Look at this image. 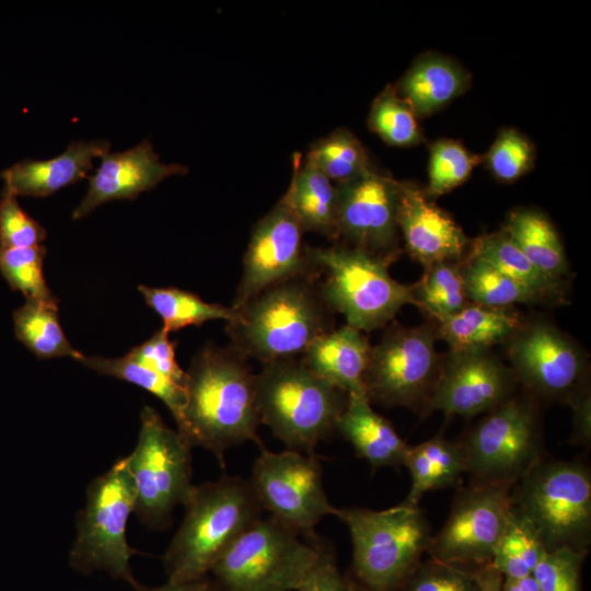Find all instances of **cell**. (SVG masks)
Instances as JSON below:
<instances>
[{"label":"cell","instance_id":"1","mask_svg":"<svg viewBox=\"0 0 591 591\" xmlns=\"http://www.w3.org/2000/svg\"><path fill=\"white\" fill-rule=\"evenodd\" d=\"M184 424L177 430L194 447L209 450L224 467L225 452L247 441L264 444L255 375L234 350L206 347L186 372Z\"/></svg>","mask_w":591,"mask_h":591},{"label":"cell","instance_id":"2","mask_svg":"<svg viewBox=\"0 0 591 591\" xmlns=\"http://www.w3.org/2000/svg\"><path fill=\"white\" fill-rule=\"evenodd\" d=\"M184 507L185 518L163 558L171 582L206 578L224 551L263 512L250 482L225 475L194 486Z\"/></svg>","mask_w":591,"mask_h":591},{"label":"cell","instance_id":"3","mask_svg":"<svg viewBox=\"0 0 591 591\" xmlns=\"http://www.w3.org/2000/svg\"><path fill=\"white\" fill-rule=\"evenodd\" d=\"M259 421L287 449L313 454L336 429L347 394L296 359L264 364L255 375Z\"/></svg>","mask_w":591,"mask_h":591},{"label":"cell","instance_id":"4","mask_svg":"<svg viewBox=\"0 0 591 591\" xmlns=\"http://www.w3.org/2000/svg\"><path fill=\"white\" fill-rule=\"evenodd\" d=\"M234 311L227 326L231 349L264 364L296 359L328 331L323 300L300 278L270 287Z\"/></svg>","mask_w":591,"mask_h":591},{"label":"cell","instance_id":"5","mask_svg":"<svg viewBox=\"0 0 591 591\" xmlns=\"http://www.w3.org/2000/svg\"><path fill=\"white\" fill-rule=\"evenodd\" d=\"M352 544V568L366 591H399L427 553L431 530L419 505L337 508Z\"/></svg>","mask_w":591,"mask_h":591},{"label":"cell","instance_id":"6","mask_svg":"<svg viewBox=\"0 0 591 591\" xmlns=\"http://www.w3.org/2000/svg\"><path fill=\"white\" fill-rule=\"evenodd\" d=\"M512 510L544 549L588 553L591 542V474L578 461L541 460L513 486Z\"/></svg>","mask_w":591,"mask_h":591},{"label":"cell","instance_id":"7","mask_svg":"<svg viewBox=\"0 0 591 591\" xmlns=\"http://www.w3.org/2000/svg\"><path fill=\"white\" fill-rule=\"evenodd\" d=\"M308 255L311 265L325 274L320 294L324 304L356 329H378L403 306L416 305L413 286L396 281L389 273L395 257L340 245L308 248Z\"/></svg>","mask_w":591,"mask_h":591},{"label":"cell","instance_id":"8","mask_svg":"<svg viewBox=\"0 0 591 591\" xmlns=\"http://www.w3.org/2000/svg\"><path fill=\"white\" fill-rule=\"evenodd\" d=\"M321 554V546L270 515L247 526L210 572L221 591H297Z\"/></svg>","mask_w":591,"mask_h":591},{"label":"cell","instance_id":"9","mask_svg":"<svg viewBox=\"0 0 591 591\" xmlns=\"http://www.w3.org/2000/svg\"><path fill=\"white\" fill-rule=\"evenodd\" d=\"M86 498L78 514V533L69 554L71 567L85 575L105 571L140 591L130 567V557L138 552L126 538L136 493L125 457L90 483Z\"/></svg>","mask_w":591,"mask_h":591},{"label":"cell","instance_id":"10","mask_svg":"<svg viewBox=\"0 0 591 591\" xmlns=\"http://www.w3.org/2000/svg\"><path fill=\"white\" fill-rule=\"evenodd\" d=\"M136 448L126 456L138 518L150 528L165 529L178 505H185L192 484V445L170 428L155 409L144 406Z\"/></svg>","mask_w":591,"mask_h":591},{"label":"cell","instance_id":"11","mask_svg":"<svg viewBox=\"0 0 591 591\" xmlns=\"http://www.w3.org/2000/svg\"><path fill=\"white\" fill-rule=\"evenodd\" d=\"M459 443L471 485L515 484L542 460L536 410L515 397L488 412Z\"/></svg>","mask_w":591,"mask_h":591},{"label":"cell","instance_id":"12","mask_svg":"<svg viewBox=\"0 0 591 591\" xmlns=\"http://www.w3.org/2000/svg\"><path fill=\"white\" fill-rule=\"evenodd\" d=\"M248 482L263 510L299 534L313 536L324 517L335 515L337 508L328 500L322 466L313 454L264 447Z\"/></svg>","mask_w":591,"mask_h":591},{"label":"cell","instance_id":"13","mask_svg":"<svg viewBox=\"0 0 591 591\" xmlns=\"http://www.w3.org/2000/svg\"><path fill=\"white\" fill-rule=\"evenodd\" d=\"M436 338L430 326L391 327L371 347L364 374L370 402L421 410L439 373Z\"/></svg>","mask_w":591,"mask_h":591},{"label":"cell","instance_id":"14","mask_svg":"<svg viewBox=\"0 0 591 591\" xmlns=\"http://www.w3.org/2000/svg\"><path fill=\"white\" fill-rule=\"evenodd\" d=\"M513 486L495 483L461 489L445 523L431 536L430 559L462 567L488 565L511 518Z\"/></svg>","mask_w":591,"mask_h":591},{"label":"cell","instance_id":"15","mask_svg":"<svg viewBox=\"0 0 591 591\" xmlns=\"http://www.w3.org/2000/svg\"><path fill=\"white\" fill-rule=\"evenodd\" d=\"M303 232L300 221L281 197L252 231L233 310L270 287L308 275L312 265L302 243Z\"/></svg>","mask_w":591,"mask_h":591},{"label":"cell","instance_id":"16","mask_svg":"<svg viewBox=\"0 0 591 591\" xmlns=\"http://www.w3.org/2000/svg\"><path fill=\"white\" fill-rule=\"evenodd\" d=\"M512 370L486 350H451L440 360L434 385L421 408L424 415L473 417L509 399L515 382Z\"/></svg>","mask_w":591,"mask_h":591},{"label":"cell","instance_id":"17","mask_svg":"<svg viewBox=\"0 0 591 591\" xmlns=\"http://www.w3.org/2000/svg\"><path fill=\"white\" fill-rule=\"evenodd\" d=\"M336 189L338 236L354 247L397 258L401 182L370 167Z\"/></svg>","mask_w":591,"mask_h":591},{"label":"cell","instance_id":"18","mask_svg":"<svg viewBox=\"0 0 591 591\" xmlns=\"http://www.w3.org/2000/svg\"><path fill=\"white\" fill-rule=\"evenodd\" d=\"M507 343L515 380L536 394L567 401L586 381L580 349L548 323L521 324Z\"/></svg>","mask_w":591,"mask_h":591},{"label":"cell","instance_id":"19","mask_svg":"<svg viewBox=\"0 0 591 591\" xmlns=\"http://www.w3.org/2000/svg\"><path fill=\"white\" fill-rule=\"evenodd\" d=\"M187 172L184 165L163 163L148 139L123 152L108 151L89 177L88 192L73 210L72 218H83L106 201L135 199L165 177Z\"/></svg>","mask_w":591,"mask_h":591},{"label":"cell","instance_id":"20","mask_svg":"<svg viewBox=\"0 0 591 591\" xmlns=\"http://www.w3.org/2000/svg\"><path fill=\"white\" fill-rule=\"evenodd\" d=\"M397 227L407 252L425 268L441 262H462L471 243L447 212L408 183H401Z\"/></svg>","mask_w":591,"mask_h":591},{"label":"cell","instance_id":"21","mask_svg":"<svg viewBox=\"0 0 591 591\" xmlns=\"http://www.w3.org/2000/svg\"><path fill=\"white\" fill-rule=\"evenodd\" d=\"M107 140L73 141L49 160H23L1 172L3 192L18 196L46 197L86 177L93 159L108 152Z\"/></svg>","mask_w":591,"mask_h":591},{"label":"cell","instance_id":"22","mask_svg":"<svg viewBox=\"0 0 591 591\" xmlns=\"http://www.w3.org/2000/svg\"><path fill=\"white\" fill-rule=\"evenodd\" d=\"M371 346L361 331L344 325L320 335L302 362L317 376L346 394L364 392Z\"/></svg>","mask_w":591,"mask_h":591},{"label":"cell","instance_id":"23","mask_svg":"<svg viewBox=\"0 0 591 591\" xmlns=\"http://www.w3.org/2000/svg\"><path fill=\"white\" fill-rule=\"evenodd\" d=\"M336 430L372 468L404 466L410 445L391 422L373 410L364 392L347 394Z\"/></svg>","mask_w":591,"mask_h":591},{"label":"cell","instance_id":"24","mask_svg":"<svg viewBox=\"0 0 591 591\" xmlns=\"http://www.w3.org/2000/svg\"><path fill=\"white\" fill-rule=\"evenodd\" d=\"M468 82V73L455 61L427 54L413 63L395 90L417 117H426L461 95Z\"/></svg>","mask_w":591,"mask_h":591},{"label":"cell","instance_id":"25","mask_svg":"<svg viewBox=\"0 0 591 591\" xmlns=\"http://www.w3.org/2000/svg\"><path fill=\"white\" fill-rule=\"evenodd\" d=\"M282 197L304 231L338 237L336 185L299 153L293 155L291 183Z\"/></svg>","mask_w":591,"mask_h":591},{"label":"cell","instance_id":"26","mask_svg":"<svg viewBox=\"0 0 591 591\" xmlns=\"http://www.w3.org/2000/svg\"><path fill=\"white\" fill-rule=\"evenodd\" d=\"M519 315L510 308H491L468 303L456 313L438 321L436 337L451 350H486L507 343L521 326Z\"/></svg>","mask_w":591,"mask_h":591},{"label":"cell","instance_id":"27","mask_svg":"<svg viewBox=\"0 0 591 591\" xmlns=\"http://www.w3.org/2000/svg\"><path fill=\"white\" fill-rule=\"evenodd\" d=\"M404 466L412 480L404 501L410 505H418L428 491L454 485L466 473L460 443L442 436L410 445Z\"/></svg>","mask_w":591,"mask_h":591},{"label":"cell","instance_id":"28","mask_svg":"<svg viewBox=\"0 0 591 591\" xmlns=\"http://www.w3.org/2000/svg\"><path fill=\"white\" fill-rule=\"evenodd\" d=\"M502 231L546 275L560 279L568 273L560 237L544 213L534 209H517L509 215Z\"/></svg>","mask_w":591,"mask_h":591},{"label":"cell","instance_id":"29","mask_svg":"<svg viewBox=\"0 0 591 591\" xmlns=\"http://www.w3.org/2000/svg\"><path fill=\"white\" fill-rule=\"evenodd\" d=\"M470 246V256L488 263L541 301L561 296L560 279L546 275L533 265L503 231L482 235Z\"/></svg>","mask_w":591,"mask_h":591},{"label":"cell","instance_id":"30","mask_svg":"<svg viewBox=\"0 0 591 591\" xmlns=\"http://www.w3.org/2000/svg\"><path fill=\"white\" fill-rule=\"evenodd\" d=\"M13 327L16 338L38 358L79 360L82 355L62 331L57 302L26 301L13 312Z\"/></svg>","mask_w":591,"mask_h":591},{"label":"cell","instance_id":"31","mask_svg":"<svg viewBox=\"0 0 591 591\" xmlns=\"http://www.w3.org/2000/svg\"><path fill=\"white\" fill-rule=\"evenodd\" d=\"M146 303L162 318L169 334L189 325L200 326L212 320L230 322L235 311L230 306L209 303L197 294L177 288L138 287Z\"/></svg>","mask_w":591,"mask_h":591},{"label":"cell","instance_id":"32","mask_svg":"<svg viewBox=\"0 0 591 591\" xmlns=\"http://www.w3.org/2000/svg\"><path fill=\"white\" fill-rule=\"evenodd\" d=\"M78 361L100 374L127 381L153 394L170 410L177 425V430L182 429L186 404V390L184 386L131 360L127 356L103 358L82 354Z\"/></svg>","mask_w":591,"mask_h":591},{"label":"cell","instance_id":"33","mask_svg":"<svg viewBox=\"0 0 591 591\" xmlns=\"http://www.w3.org/2000/svg\"><path fill=\"white\" fill-rule=\"evenodd\" d=\"M460 263L432 264L425 268L422 278L413 285L416 305L437 321L456 313L470 303Z\"/></svg>","mask_w":591,"mask_h":591},{"label":"cell","instance_id":"34","mask_svg":"<svg viewBox=\"0 0 591 591\" xmlns=\"http://www.w3.org/2000/svg\"><path fill=\"white\" fill-rule=\"evenodd\" d=\"M468 301L491 308H510L541 300L488 263L470 256L460 263Z\"/></svg>","mask_w":591,"mask_h":591},{"label":"cell","instance_id":"35","mask_svg":"<svg viewBox=\"0 0 591 591\" xmlns=\"http://www.w3.org/2000/svg\"><path fill=\"white\" fill-rule=\"evenodd\" d=\"M305 159L335 185L348 182L370 169L361 142L343 128L313 143Z\"/></svg>","mask_w":591,"mask_h":591},{"label":"cell","instance_id":"36","mask_svg":"<svg viewBox=\"0 0 591 591\" xmlns=\"http://www.w3.org/2000/svg\"><path fill=\"white\" fill-rule=\"evenodd\" d=\"M544 552L531 526L512 510L488 565L502 578L522 579L532 575Z\"/></svg>","mask_w":591,"mask_h":591},{"label":"cell","instance_id":"37","mask_svg":"<svg viewBox=\"0 0 591 591\" xmlns=\"http://www.w3.org/2000/svg\"><path fill=\"white\" fill-rule=\"evenodd\" d=\"M368 125L384 142L393 147L415 146L422 138L417 116L392 86H386L373 101Z\"/></svg>","mask_w":591,"mask_h":591},{"label":"cell","instance_id":"38","mask_svg":"<svg viewBox=\"0 0 591 591\" xmlns=\"http://www.w3.org/2000/svg\"><path fill=\"white\" fill-rule=\"evenodd\" d=\"M46 247H0V273L11 289L21 291L26 301L57 302L48 288L43 264Z\"/></svg>","mask_w":591,"mask_h":591},{"label":"cell","instance_id":"39","mask_svg":"<svg viewBox=\"0 0 591 591\" xmlns=\"http://www.w3.org/2000/svg\"><path fill=\"white\" fill-rule=\"evenodd\" d=\"M479 158L454 140H439L431 146L427 197H439L463 184Z\"/></svg>","mask_w":591,"mask_h":591},{"label":"cell","instance_id":"40","mask_svg":"<svg viewBox=\"0 0 591 591\" xmlns=\"http://www.w3.org/2000/svg\"><path fill=\"white\" fill-rule=\"evenodd\" d=\"M534 162L531 142L514 129L502 130L486 154L491 174L500 182H514L529 172Z\"/></svg>","mask_w":591,"mask_h":591},{"label":"cell","instance_id":"41","mask_svg":"<svg viewBox=\"0 0 591 591\" xmlns=\"http://www.w3.org/2000/svg\"><path fill=\"white\" fill-rule=\"evenodd\" d=\"M588 553L545 551L532 572L538 591H582L581 569Z\"/></svg>","mask_w":591,"mask_h":591},{"label":"cell","instance_id":"42","mask_svg":"<svg viewBox=\"0 0 591 591\" xmlns=\"http://www.w3.org/2000/svg\"><path fill=\"white\" fill-rule=\"evenodd\" d=\"M399 591H480L476 569L429 559L420 563Z\"/></svg>","mask_w":591,"mask_h":591},{"label":"cell","instance_id":"43","mask_svg":"<svg viewBox=\"0 0 591 591\" xmlns=\"http://www.w3.org/2000/svg\"><path fill=\"white\" fill-rule=\"evenodd\" d=\"M45 237L46 230L20 206L16 196L2 190L0 198V247L37 246Z\"/></svg>","mask_w":591,"mask_h":591},{"label":"cell","instance_id":"44","mask_svg":"<svg viewBox=\"0 0 591 591\" xmlns=\"http://www.w3.org/2000/svg\"><path fill=\"white\" fill-rule=\"evenodd\" d=\"M126 356L185 387L186 372L177 363L175 345L170 340L169 333L162 327L148 340L132 348Z\"/></svg>","mask_w":591,"mask_h":591},{"label":"cell","instance_id":"45","mask_svg":"<svg viewBox=\"0 0 591 591\" xmlns=\"http://www.w3.org/2000/svg\"><path fill=\"white\" fill-rule=\"evenodd\" d=\"M297 591H357L340 573L329 551L321 547L315 566Z\"/></svg>","mask_w":591,"mask_h":591},{"label":"cell","instance_id":"46","mask_svg":"<svg viewBox=\"0 0 591 591\" xmlns=\"http://www.w3.org/2000/svg\"><path fill=\"white\" fill-rule=\"evenodd\" d=\"M567 402L573 412L570 442L575 445L587 448L591 443V401L586 381L571 393Z\"/></svg>","mask_w":591,"mask_h":591},{"label":"cell","instance_id":"47","mask_svg":"<svg viewBox=\"0 0 591 591\" xmlns=\"http://www.w3.org/2000/svg\"><path fill=\"white\" fill-rule=\"evenodd\" d=\"M140 591H213L212 583L207 579L202 578L189 582H171L155 587V588H141Z\"/></svg>","mask_w":591,"mask_h":591},{"label":"cell","instance_id":"48","mask_svg":"<svg viewBox=\"0 0 591 591\" xmlns=\"http://www.w3.org/2000/svg\"><path fill=\"white\" fill-rule=\"evenodd\" d=\"M480 583V591H501L502 576L489 565L476 569Z\"/></svg>","mask_w":591,"mask_h":591},{"label":"cell","instance_id":"49","mask_svg":"<svg viewBox=\"0 0 591 591\" xmlns=\"http://www.w3.org/2000/svg\"><path fill=\"white\" fill-rule=\"evenodd\" d=\"M501 591H538L534 578L531 576L522 579H502Z\"/></svg>","mask_w":591,"mask_h":591}]
</instances>
